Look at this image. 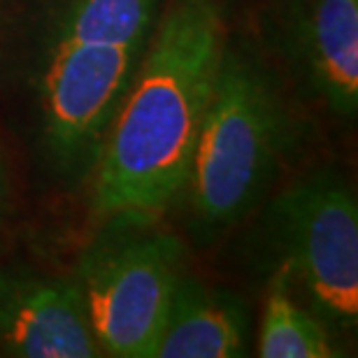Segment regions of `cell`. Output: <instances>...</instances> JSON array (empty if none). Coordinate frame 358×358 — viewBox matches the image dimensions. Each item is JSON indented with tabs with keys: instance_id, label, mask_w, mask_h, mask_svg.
Listing matches in <instances>:
<instances>
[{
	"instance_id": "6",
	"label": "cell",
	"mask_w": 358,
	"mask_h": 358,
	"mask_svg": "<svg viewBox=\"0 0 358 358\" xmlns=\"http://www.w3.org/2000/svg\"><path fill=\"white\" fill-rule=\"evenodd\" d=\"M0 347L24 358L100 356L80 284L0 270Z\"/></svg>"
},
{
	"instance_id": "10",
	"label": "cell",
	"mask_w": 358,
	"mask_h": 358,
	"mask_svg": "<svg viewBox=\"0 0 358 358\" xmlns=\"http://www.w3.org/2000/svg\"><path fill=\"white\" fill-rule=\"evenodd\" d=\"M5 200V170H3V161H0V207H3Z\"/></svg>"
},
{
	"instance_id": "5",
	"label": "cell",
	"mask_w": 358,
	"mask_h": 358,
	"mask_svg": "<svg viewBox=\"0 0 358 358\" xmlns=\"http://www.w3.org/2000/svg\"><path fill=\"white\" fill-rule=\"evenodd\" d=\"M282 54L342 119L358 112V0H272Z\"/></svg>"
},
{
	"instance_id": "7",
	"label": "cell",
	"mask_w": 358,
	"mask_h": 358,
	"mask_svg": "<svg viewBox=\"0 0 358 358\" xmlns=\"http://www.w3.org/2000/svg\"><path fill=\"white\" fill-rule=\"evenodd\" d=\"M161 0H66L47 66L131 84L159 21Z\"/></svg>"
},
{
	"instance_id": "8",
	"label": "cell",
	"mask_w": 358,
	"mask_h": 358,
	"mask_svg": "<svg viewBox=\"0 0 358 358\" xmlns=\"http://www.w3.org/2000/svg\"><path fill=\"white\" fill-rule=\"evenodd\" d=\"M247 347V310L235 296L182 277L152 358H231Z\"/></svg>"
},
{
	"instance_id": "1",
	"label": "cell",
	"mask_w": 358,
	"mask_h": 358,
	"mask_svg": "<svg viewBox=\"0 0 358 358\" xmlns=\"http://www.w3.org/2000/svg\"><path fill=\"white\" fill-rule=\"evenodd\" d=\"M226 49L214 0H175L93 163V210L103 219L156 221L182 196Z\"/></svg>"
},
{
	"instance_id": "4",
	"label": "cell",
	"mask_w": 358,
	"mask_h": 358,
	"mask_svg": "<svg viewBox=\"0 0 358 358\" xmlns=\"http://www.w3.org/2000/svg\"><path fill=\"white\" fill-rule=\"evenodd\" d=\"M284 266L326 324H358V207L331 170L305 177L277 196L268 212Z\"/></svg>"
},
{
	"instance_id": "9",
	"label": "cell",
	"mask_w": 358,
	"mask_h": 358,
	"mask_svg": "<svg viewBox=\"0 0 358 358\" xmlns=\"http://www.w3.org/2000/svg\"><path fill=\"white\" fill-rule=\"evenodd\" d=\"M259 356L263 358H331L338 356L326 326L307 314L291 296L289 272L279 268L272 277L261 319Z\"/></svg>"
},
{
	"instance_id": "2",
	"label": "cell",
	"mask_w": 358,
	"mask_h": 358,
	"mask_svg": "<svg viewBox=\"0 0 358 358\" xmlns=\"http://www.w3.org/2000/svg\"><path fill=\"white\" fill-rule=\"evenodd\" d=\"M284 135V110L268 75L226 45L182 191L200 235L224 233L252 210L275 175Z\"/></svg>"
},
{
	"instance_id": "3",
	"label": "cell",
	"mask_w": 358,
	"mask_h": 358,
	"mask_svg": "<svg viewBox=\"0 0 358 358\" xmlns=\"http://www.w3.org/2000/svg\"><path fill=\"white\" fill-rule=\"evenodd\" d=\"M117 231L84 252L77 284L100 354L152 358L184 277V245L154 221L110 219Z\"/></svg>"
}]
</instances>
